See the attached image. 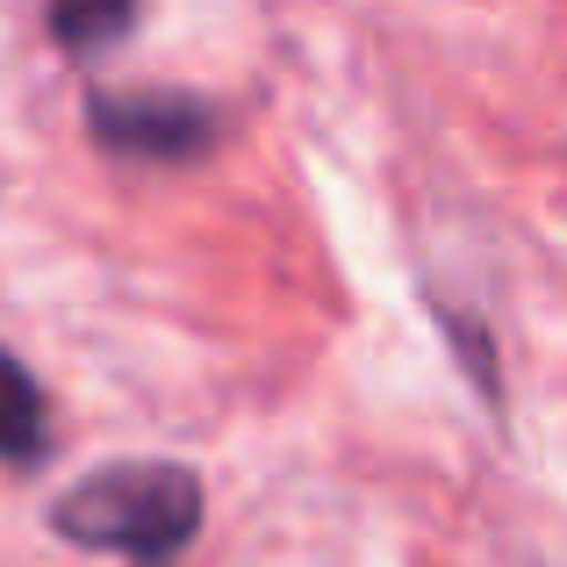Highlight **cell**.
<instances>
[{
    "instance_id": "277c9868",
    "label": "cell",
    "mask_w": 567,
    "mask_h": 567,
    "mask_svg": "<svg viewBox=\"0 0 567 567\" xmlns=\"http://www.w3.org/2000/svg\"><path fill=\"white\" fill-rule=\"evenodd\" d=\"M43 22L65 58H101L137 29V0H43Z\"/></svg>"
},
{
    "instance_id": "6da1fadb",
    "label": "cell",
    "mask_w": 567,
    "mask_h": 567,
    "mask_svg": "<svg viewBox=\"0 0 567 567\" xmlns=\"http://www.w3.org/2000/svg\"><path fill=\"white\" fill-rule=\"evenodd\" d=\"M51 532L80 554L181 567V554L202 532V474L181 460H109L51 503Z\"/></svg>"
},
{
    "instance_id": "7a4b0ae2",
    "label": "cell",
    "mask_w": 567,
    "mask_h": 567,
    "mask_svg": "<svg viewBox=\"0 0 567 567\" xmlns=\"http://www.w3.org/2000/svg\"><path fill=\"white\" fill-rule=\"evenodd\" d=\"M86 130L109 158L123 166H158V173H181V166H202L208 152L223 144L230 115L202 94H181V86H101L86 101Z\"/></svg>"
},
{
    "instance_id": "3957f363",
    "label": "cell",
    "mask_w": 567,
    "mask_h": 567,
    "mask_svg": "<svg viewBox=\"0 0 567 567\" xmlns=\"http://www.w3.org/2000/svg\"><path fill=\"white\" fill-rule=\"evenodd\" d=\"M58 453V424H51V395L43 381L0 346V467L37 474L43 460Z\"/></svg>"
}]
</instances>
